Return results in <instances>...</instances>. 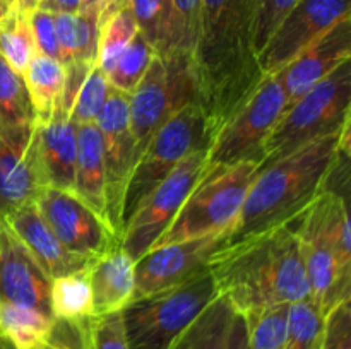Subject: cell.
Wrapping results in <instances>:
<instances>
[{
	"mask_svg": "<svg viewBox=\"0 0 351 349\" xmlns=\"http://www.w3.org/2000/svg\"><path fill=\"white\" fill-rule=\"evenodd\" d=\"M225 349H250L249 348V324L245 315L235 311L226 335Z\"/></svg>",
	"mask_w": 351,
	"mask_h": 349,
	"instance_id": "obj_41",
	"label": "cell"
},
{
	"mask_svg": "<svg viewBox=\"0 0 351 349\" xmlns=\"http://www.w3.org/2000/svg\"><path fill=\"white\" fill-rule=\"evenodd\" d=\"M350 58L351 19H345L276 72L287 94V108Z\"/></svg>",
	"mask_w": 351,
	"mask_h": 349,
	"instance_id": "obj_17",
	"label": "cell"
},
{
	"mask_svg": "<svg viewBox=\"0 0 351 349\" xmlns=\"http://www.w3.org/2000/svg\"><path fill=\"white\" fill-rule=\"evenodd\" d=\"M36 9L50 14H77L82 9V0H38Z\"/></svg>",
	"mask_w": 351,
	"mask_h": 349,
	"instance_id": "obj_42",
	"label": "cell"
},
{
	"mask_svg": "<svg viewBox=\"0 0 351 349\" xmlns=\"http://www.w3.org/2000/svg\"><path fill=\"white\" fill-rule=\"evenodd\" d=\"M91 349H130L122 311L91 318Z\"/></svg>",
	"mask_w": 351,
	"mask_h": 349,
	"instance_id": "obj_39",
	"label": "cell"
},
{
	"mask_svg": "<svg viewBox=\"0 0 351 349\" xmlns=\"http://www.w3.org/2000/svg\"><path fill=\"white\" fill-rule=\"evenodd\" d=\"M36 122H45L60 108L65 86V65L36 53L23 74Z\"/></svg>",
	"mask_w": 351,
	"mask_h": 349,
	"instance_id": "obj_25",
	"label": "cell"
},
{
	"mask_svg": "<svg viewBox=\"0 0 351 349\" xmlns=\"http://www.w3.org/2000/svg\"><path fill=\"white\" fill-rule=\"evenodd\" d=\"M58 55L64 65L96 64L98 58L99 14H53Z\"/></svg>",
	"mask_w": 351,
	"mask_h": 349,
	"instance_id": "obj_23",
	"label": "cell"
},
{
	"mask_svg": "<svg viewBox=\"0 0 351 349\" xmlns=\"http://www.w3.org/2000/svg\"><path fill=\"white\" fill-rule=\"evenodd\" d=\"M213 129L199 103L178 109L154 133L130 173L123 195L122 229L144 197L161 183L184 157L195 151L208 149Z\"/></svg>",
	"mask_w": 351,
	"mask_h": 349,
	"instance_id": "obj_9",
	"label": "cell"
},
{
	"mask_svg": "<svg viewBox=\"0 0 351 349\" xmlns=\"http://www.w3.org/2000/svg\"><path fill=\"white\" fill-rule=\"evenodd\" d=\"M0 349H12V348H10L9 344H5V342H3L2 339H0Z\"/></svg>",
	"mask_w": 351,
	"mask_h": 349,
	"instance_id": "obj_47",
	"label": "cell"
},
{
	"mask_svg": "<svg viewBox=\"0 0 351 349\" xmlns=\"http://www.w3.org/2000/svg\"><path fill=\"white\" fill-rule=\"evenodd\" d=\"M36 157L45 187L74 194L77 127L62 108L45 122H34Z\"/></svg>",
	"mask_w": 351,
	"mask_h": 349,
	"instance_id": "obj_20",
	"label": "cell"
},
{
	"mask_svg": "<svg viewBox=\"0 0 351 349\" xmlns=\"http://www.w3.org/2000/svg\"><path fill=\"white\" fill-rule=\"evenodd\" d=\"M191 103H199L192 57L184 53L154 55L144 77L129 96V122L136 159L163 123Z\"/></svg>",
	"mask_w": 351,
	"mask_h": 349,
	"instance_id": "obj_8",
	"label": "cell"
},
{
	"mask_svg": "<svg viewBox=\"0 0 351 349\" xmlns=\"http://www.w3.org/2000/svg\"><path fill=\"white\" fill-rule=\"evenodd\" d=\"M209 269L175 286L134 298L122 310L130 349H170L182 332L218 298Z\"/></svg>",
	"mask_w": 351,
	"mask_h": 349,
	"instance_id": "obj_5",
	"label": "cell"
},
{
	"mask_svg": "<svg viewBox=\"0 0 351 349\" xmlns=\"http://www.w3.org/2000/svg\"><path fill=\"white\" fill-rule=\"evenodd\" d=\"M103 139L106 221L117 236L122 235L123 195L136 166V147L129 122V96L112 88L108 101L96 118Z\"/></svg>",
	"mask_w": 351,
	"mask_h": 349,
	"instance_id": "obj_14",
	"label": "cell"
},
{
	"mask_svg": "<svg viewBox=\"0 0 351 349\" xmlns=\"http://www.w3.org/2000/svg\"><path fill=\"white\" fill-rule=\"evenodd\" d=\"M201 16L202 0H171V16L165 55L184 53L189 57L194 55L199 33H201Z\"/></svg>",
	"mask_w": 351,
	"mask_h": 349,
	"instance_id": "obj_31",
	"label": "cell"
},
{
	"mask_svg": "<svg viewBox=\"0 0 351 349\" xmlns=\"http://www.w3.org/2000/svg\"><path fill=\"white\" fill-rule=\"evenodd\" d=\"M230 229L199 238L156 246L134 263L136 291L134 298L147 296L175 286L208 267L216 250L225 245Z\"/></svg>",
	"mask_w": 351,
	"mask_h": 349,
	"instance_id": "obj_15",
	"label": "cell"
},
{
	"mask_svg": "<svg viewBox=\"0 0 351 349\" xmlns=\"http://www.w3.org/2000/svg\"><path fill=\"white\" fill-rule=\"evenodd\" d=\"M12 2H16V0H7V3H9V5ZM23 2L27 3V5H29V7H34V0H23Z\"/></svg>",
	"mask_w": 351,
	"mask_h": 349,
	"instance_id": "obj_46",
	"label": "cell"
},
{
	"mask_svg": "<svg viewBox=\"0 0 351 349\" xmlns=\"http://www.w3.org/2000/svg\"><path fill=\"white\" fill-rule=\"evenodd\" d=\"M29 7L23 0L9 5L5 16L0 19V57L21 75L38 53L33 31L29 24Z\"/></svg>",
	"mask_w": 351,
	"mask_h": 349,
	"instance_id": "obj_26",
	"label": "cell"
},
{
	"mask_svg": "<svg viewBox=\"0 0 351 349\" xmlns=\"http://www.w3.org/2000/svg\"><path fill=\"white\" fill-rule=\"evenodd\" d=\"M134 260L119 245L88 263L93 310L98 315L119 313L134 300L136 270Z\"/></svg>",
	"mask_w": 351,
	"mask_h": 349,
	"instance_id": "obj_21",
	"label": "cell"
},
{
	"mask_svg": "<svg viewBox=\"0 0 351 349\" xmlns=\"http://www.w3.org/2000/svg\"><path fill=\"white\" fill-rule=\"evenodd\" d=\"M257 168L259 164L252 161L233 166L206 168L173 222L158 238L153 248L226 229L232 231Z\"/></svg>",
	"mask_w": 351,
	"mask_h": 349,
	"instance_id": "obj_6",
	"label": "cell"
},
{
	"mask_svg": "<svg viewBox=\"0 0 351 349\" xmlns=\"http://www.w3.org/2000/svg\"><path fill=\"white\" fill-rule=\"evenodd\" d=\"M7 10H9V3H7V0H0V19L5 16Z\"/></svg>",
	"mask_w": 351,
	"mask_h": 349,
	"instance_id": "obj_45",
	"label": "cell"
},
{
	"mask_svg": "<svg viewBox=\"0 0 351 349\" xmlns=\"http://www.w3.org/2000/svg\"><path fill=\"white\" fill-rule=\"evenodd\" d=\"M110 91H112V86H110L108 77L98 65H95L86 75L84 82L75 96L69 118L75 125L95 123L105 103L108 101Z\"/></svg>",
	"mask_w": 351,
	"mask_h": 349,
	"instance_id": "obj_35",
	"label": "cell"
},
{
	"mask_svg": "<svg viewBox=\"0 0 351 349\" xmlns=\"http://www.w3.org/2000/svg\"><path fill=\"white\" fill-rule=\"evenodd\" d=\"M137 33H139V29H137L136 17H134L132 10L125 0L115 12H112L99 23L96 65L105 74H108L122 55V51L129 47V43Z\"/></svg>",
	"mask_w": 351,
	"mask_h": 349,
	"instance_id": "obj_30",
	"label": "cell"
},
{
	"mask_svg": "<svg viewBox=\"0 0 351 349\" xmlns=\"http://www.w3.org/2000/svg\"><path fill=\"white\" fill-rule=\"evenodd\" d=\"M351 300L343 301L324 315L321 348L351 349Z\"/></svg>",
	"mask_w": 351,
	"mask_h": 349,
	"instance_id": "obj_38",
	"label": "cell"
},
{
	"mask_svg": "<svg viewBox=\"0 0 351 349\" xmlns=\"http://www.w3.org/2000/svg\"><path fill=\"white\" fill-rule=\"evenodd\" d=\"M291 222L298 236L311 300L326 315L351 300L350 204L321 192Z\"/></svg>",
	"mask_w": 351,
	"mask_h": 349,
	"instance_id": "obj_4",
	"label": "cell"
},
{
	"mask_svg": "<svg viewBox=\"0 0 351 349\" xmlns=\"http://www.w3.org/2000/svg\"><path fill=\"white\" fill-rule=\"evenodd\" d=\"M29 24L31 31H33L34 43H36L38 53L45 55V57L55 58L60 62V55H58V44H57V34H55V16L41 9H31L29 10Z\"/></svg>",
	"mask_w": 351,
	"mask_h": 349,
	"instance_id": "obj_40",
	"label": "cell"
},
{
	"mask_svg": "<svg viewBox=\"0 0 351 349\" xmlns=\"http://www.w3.org/2000/svg\"><path fill=\"white\" fill-rule=\"evenodd\" d=\"M288 305L247 313L250 349H283Z\"/></svg>",
	"mask_w": 351,
	"mask_h": 349,
	"instance_id": "obj_36",
	"label": "cell"
},
{
	"mask_svg": "<svg viewBox=\"0 0 351 349\" xmlns=\"http://www.w3.org/2000/svg\"><path fill=\"white\" fill-rule=\"evenodd\" d=\"M154 55L156 53H154L153 47L146 41V38L137 33L129 43V47L122 51L112 70L106 74L110 86L127 96L132 94V91L146 74Z\"/></svg>",
	"mask_w": 351,
	"mask_h": 349,
	"instance_id": "obj_33",
	"label": "cell"
},
{
	"mask_svg": "<svg viewBox=\"0 0 351 349\" xmlns=\"http://www.w3.org/2000/svg\"><path fill=\"white\" fill-rule=\"evenodd\" d=\"M34 205L69 252L93 260L120 243L112 226L72 192L45 187Z\"/></svg>",
	"mask_w": 351,
	"mask_h": 349,
	"instance_id": "obj_13",
	"label": "cell"
},
{
	"mask_svg": "<svg viewBox=\"0 0 351 349\" xmlns=\"http://www.w3.org/2000/svg\"><path fill=\"white\" fill-rule=\"evenodd\" d=\"M36 2H38V0H34V7H36Z\"/></svg>",
	"mask_w": 351,
	"mask_h": 349,
	"instance_id": "obj_48",
	"label": "cell"
},
{
	"mask_svg": "<svg viewBox=\"0 0 351 349\" xmlns=\"http://www.w3.org/2000/svg\"><path fill=\"white\" fill-rule=\"evenodd\" d=\"M2 221L5 222L10 233L23 243L27 253L33 257L34 262L50 281L82 270L91 262L65 248L64 243L57 238L53 229L48 226L41 212L38 211L34 202L16 209Z\"/></svg>",
	"mask_w": 351,
	"mask_h": 349,
	"instance_id": "obj_19",
	"label": "cell"
},
{
	"mask_svg": "<svg viewBox=\"0 0 351 349\" xmlns=\"http://www.w3.org/2000/svg\"><path fill=\"white\" fill-rule=\"evenodd\" d=\"M43 188L34 125L16 132H0V219L34 202Z\"/></svg>",
	"mask_w": 351,
	"mask_h": 349,
	"instance_id": "obj_16",
	"label": "cell"
},
{
	"mask_svg": "<svg viewBox=\"0 0 351 349\" xmlns=\"http://www.w3.org/2000/svg\"><path fill=\"white\" fill-rule=\"evenodd\" d=\"M324 315L312 300L295 301L288 305L287 332L283 349L321 348Z\"/></svg>",
	"mask_w": 351,
	"mask_h": 349,
	"instance_id": "obj_32",
	"label": "cell"
},
{
	"mask_svg": "<svg viewBox=\"0 0 351 349\" xmlns=\"http://www.w3.org/2000/svg\"><path fill=\"white\" fill-rule=\"evenodd\" d=\"M53 322L36 308L0 300V339L12 349H48Z\"/></svg>",
	"mask_w": 351,
	"mask_h": 349,
	"instance_id": "obj_24",
	"label": "cell"
},
{
	"mask_svg": "<svg viewBox=\"0 0 351 349\" xmlns=\"http://www.w3.org/2000/svg\"><path fill=\"white\" fill-rule=\"evenodd\" d=\"M75 127H77V157H75L74 194L93 211L98 212L103 219H106L101 133L96 123Z\"/></svg>",
	"mask_w": 351,
	"mask_h": 349,
	"instance_id": "obj_22",
	"label": "cell"
},
{
	"mask_svg": "<svg viewBox=\"0 0 351 349\" xmlns=\"http://www.w3.org/2000/svg\"><path fill=\"white\" fill-rule=\"evenodd\" d=\"M84 12H98L99 14V0H82V9ZM79 10V12H81Z\"/></svg>",
	"mask_w": 351,
	"mask_h": 349,
	"instance_id": "obj_44",
	"label": "cell"
},
{
	"mask_svg": "<svg viewBox=\"0 0 351 349\" xmlns=\"http://www.w3.org/2000/svg\"><path fill=\"white\" fill-rule=\"evenodd\" d=\"M50 313L53 318L62 320H86L95 317L88 267L51 279Z\"/></svg>",
	"mask_w": 351,
	"mask_h": 349,
	"instance_id": "obj_29",
	"label": "cell"
},
{
	"mask_svg": "<svg viewBox=\"0 0 351 349\" xmlns=\"http://www.w3.org/2000/svg\"><path fill=\"white\" fill-rule=\"evenodd\" d=\"M125 0H99V23H101L105 17H108L110 14L115 12Z\"/></svg>",
	"mask_w": 351,
	"mask_h": 349,
	"instance_id": "obj_43",
	"label": "cell"
},
{
	"mask_svg": "<svg viewBox=\"0 0 351 349\" xmlns=\"http://www.w3.org/2000/svg\"><path fill=\"white\" fill-rule=\"evenodd\" d=\"M351 123V60L339 65L328 77L285 109L269 135L264 161L273 163L298 147L321 137L339 133Z\"/></svg>",
	"mask_w": 351,
	"mask_h": 349,
	"instance_id": "obj_7",
	"label": "cell"
},
{
	"mask_svg": "<svg viewBox=\"0 0 351 349\" xmlns=\"http://www.w3.org/2000/svg\"><path fill=\"white\" fill-rule=\"evenodd\" d=\"M233 313L235 310L230 301L218 296L182 332L170 349H225Z\"/></svg>",
	"mask_w": 351,
	"mask_h": 349,
	"instance_id": "obj_27",
	"label": "cell"
},
{
	"mask_svg": "<svg viewBox=\"0 0 351 349\" xmlns=\"http://www.w3.org/2000/svg\"><path fill=\"white\" fill-rule=\"evenodd\" d=\"M208 168V149L195 151L180 161L170 174L141 201L123 224L120 246L136 262L149 252L173 222L187 195Z\"/></svg>",
	"mask_w": 351,
	"mask_h": 349,
	"instance_id": "obj_11",
	"label": "cell"
},
{
	"mask_svg": "<svg viewBox=\"0 0 351 349\" xmlns=\"http://www.w3.org/2000/svg\"><path fill=\"white\" fill-rule=\"evenodd\" d=\"M339 139L341 132L321 137L257 168L256 178L250 183L225 245L295 221L321 192Z\"/></svg>",
	"mask_w": 351,
	"mask_h": 349,
	"instance_id": "obj_3",
	"label": "cell"
},
{
	"mask_svg": "<svg viewBox=\"0 0 351 349\" xmlns=\"http://www.w3.org/2000/svg\"><path fill=\"white\" fill-rule=\"evenodd\" d=\"M208 269L219 296L243 315L311 300L293 222L223 245Z\"/></svg>",
	"mask_w": 351,
	"mask_h": 349,
	"instance_id": "obj_2",
	"label": "cell"
},
{
	"mask_svg": "<svg viewBox=\"0 0 351 349\" xmlns=\"http://www.w3.org/2000/svg\"><path fill=\"white\" fill-rule=\"evenodd\" d=\"M127 3L136 17L137 29L153 47L154 53L165 55L171 16V0H127Z\"/></svg>",
	"mask_w": 351,
	"mask_h": 349,
	"instance_id": "obj_34",
	"label": "cell"
},
{
	"mask_svg": "<svg viewBox=\"0 0 351 349\" xmlns=\"http://www.w3.org/2000/svg\"><path fill=\"white\" fill-rule=\"evenodd\" d=\"M256 7L257 0H202L192 67L213 135L266 75L254 48Z\"/></svg>",
	"mask_w": 351,
	"mask_h": 349,
	"instance_id": "obj_1",
	"label": "cell"
},
{
	"mask_svg": "<svg viewBox=\"0 0 351 349\" xmlns=\"http://www.w3.org/2000/svg\"><path fill=\"white\" fill-rule=\"evenodd\" d=\"M50 283L0 219V300L50 313Z\"/></svg>",
	"mask_w": 351,
	"mask_h": 349,
	"instance_id": "obj_18",
	"label": "cell"
},
{
	"mask_svg": "<svg viewBox=\"0 0 351 349\" xmlns=\"http://www.w3.org/2000/svg\"><path fill=\"white\" fill-rule=\"evenodd\" d=\"M297 2L298 0H257L256 23H254V48L257 57Z\"/></svg>",
	"mask_w": 351,
	"mask_h": 349,
	"instance_id": "obj_37",
	"label": "cell"
},
{
	"mask_svg": "<svg viewBox=\"0 0 351 349\" xmlns=\"http://www.w3.org/2000/svg\"><path fill=\"white\" fill-rule=\"evenodd\" d=\"M351 0H298L259 53L264 74H276L341 21L350 19Z\"/></svg>",
	"mask_w": 351,
	"mask_h": 349,
	"instance_id": "obj_12",
	"label": "cell"
},
{
	"mask_svg": "<svg viewBox=\"0 0 351 349\" xmlns=\"http://www.w3.org/2000/svg\"><path fill=\"white\" fill-rule=\"evenodd\" d=\"M34 122L36 116L23 75L0 57V132L29 129Z\"/></svg>",
	"mask_w": 351,
	"mask_h": 349,
	"instance_id": "obj_28",
	"label": "cell"
},
{
	"mask_svg": "<svg viewBox=\"0 0 351 349\" xmlns=\"http://www.w3.org/2000/svg\"><path fill=\"white\" fill-rule=\"evenodd\" d=\"M287 109V94L276 74H266L252 94L228 116L208 147V166L264 161L266 142Z\"/></svg>",
	"mask_w": 351,
	"mask_h": 349,
	"instance_id": "obj_10",
	"label": "cell"
}]
</instances>
